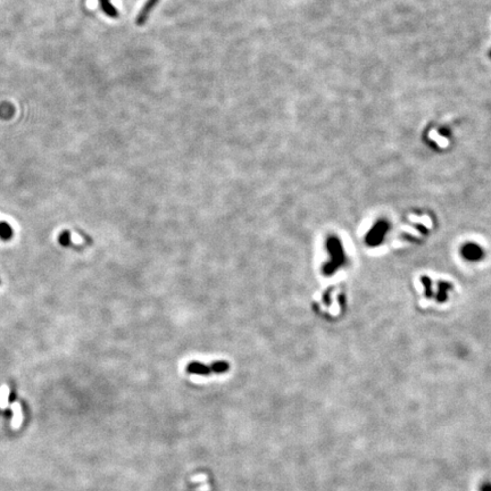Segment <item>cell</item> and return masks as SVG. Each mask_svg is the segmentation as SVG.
I'll list each match as a JSON object with an SVG mask.
<instances>
[{"instance_id": "cell-1", "label": "cell", "mask_w": 491, "mask_h": 491, "mask_svg": "<svg viewBox=\"0 0 491 491\" xmlns=\"http://www.w3.org/2000/svg\"><path fill=\"white\" fill-rule=\"evenodd\" d=\"M327 248L331 254L330 261L323 266L324 275H332L345 262V255L340 241L337 238L330 237L327 241Z\"/></svg>"}, {"instance_id": "cell-2", "label": "cell", "mask_w": 491, "mask_h": 491, "mask_svg": "<svg viewBox=\"0 0 491 491\" xmlns=\"http://www.w3.org/2000/svg\"><path fill=\"white\" fill-rule=\"evenodd\" d=\"M230 370V364L228 361H214L209 365H205L199 361H193L189 363L187 366V372L193 375H201L207 376L212 374H223L227 371Z\"/></svg>"}, {"instance_id": "cell-3", "label": "cell", "mask_w": 491, "mask_h": 491, "mask_svg": "<svg viewBox=\"0 0 491 491\" xmlns=\"http://www.w3.org/2000/svg\"><path fill=\"white\" fill-rule=\"evenodd\" d=\"M158 2H160V0H147L141 10H140V13L138 14V16H136L135 23L138 25L145 24L147 20H148L151 10L155 8V6H156Z\"/></svg>"}, {"instance_id": "cell-4", "label": "cell", "mask_w": 491, "mask_h": 491, "mask_svg": "<svg viewBox=\"0 0 491 491\" xmlns=\"http://www.w3.org/2000/svg\"><path fill=\"white\" fill-rule=\"evenodd\" d=\"M10 408H12V411L14 413L12 420V429L14 431H17L21 427L22 423H23V412H22L20 402H13V404L10 405Z\"/></svg>"}, {"instance_id": "cell-5", "label": "cell", "mask_w": 491, "mask_h": 491, "mask_svg": "<svg viewBox=\"0 0 491 491\" xmlns=\"http://www.w3.org/2000/svg\"><path fill=\"white\" fill-rule=\"evenodd\" d=\"M99 3H100L102 12H104L107 16L112 17V18H117L119 17V12L115 8V6L110 2V0H98Z\"/></svg>"}, {"instance_id": "cell-6", "label": "cell", "mask_w": 491, "mask_h": 491, "mask_svg": "<svg viewBox=\"0 0 491 491\" xmlns=\"http://www.w3.org/2000/svg\"><path fill=\"white\" fill-rule=\"evenodd\" d=\"M465 257L470 258V260H478L481 256V249L475 245H467L463 250Z\"/></svg>"}, {"instance_id": "cell-7", "label": "cell", "mask_w": 491, "mask_h": 491, "mask_svg": "<svg viewBox=\"0 0 491 491\" xmlns=\"http://www.w3.org/2000/svg\"><path fill=\"white\" fill-rule=\"evenodd\" d=\"M8 398H9V388L8 386L3 385L0 388V408L6 409L8 407Z\"/></svg>"}, {"instance_id": "cell-8", "label": "cell", "mask_w": 491, "mask_h": 491, "mask_svg": "<svg viewBox=\"0 0 491 491\" xmlns=\"http://www.w3.org/2000/svg\"><path fill=\"white\" fill-rule=\"evenodd\" d=\"M382 235H383V227H381V225H379V227H375L372 230L371 233L368 234L367 242L371 243V245H374V243H376V242L379 241L380 238H381Z\"/></svg>"}]
</instances>
